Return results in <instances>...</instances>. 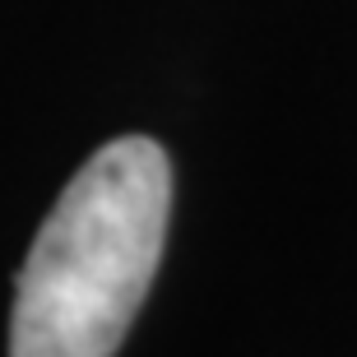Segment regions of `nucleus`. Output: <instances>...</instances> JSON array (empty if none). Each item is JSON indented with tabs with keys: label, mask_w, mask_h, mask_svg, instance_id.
Instances as JSON below:
<instances>
[{
	"label": "nucleus",
	"mask_w": 357,
	"mask_h": 357,
	"mask_svg": "<svg viewBox=\"0 0 357 357\" xmlns=\"http://www.w3.org/2000/svg\"><path fill=\"white\" fill-rule=\"evenodd\" d=\"M172 162L126 135L84 162L47 213L14 283V357H107L130 334L158 274Z\"/></svg>",
	"instance_id": "1"
}]
</instances>
